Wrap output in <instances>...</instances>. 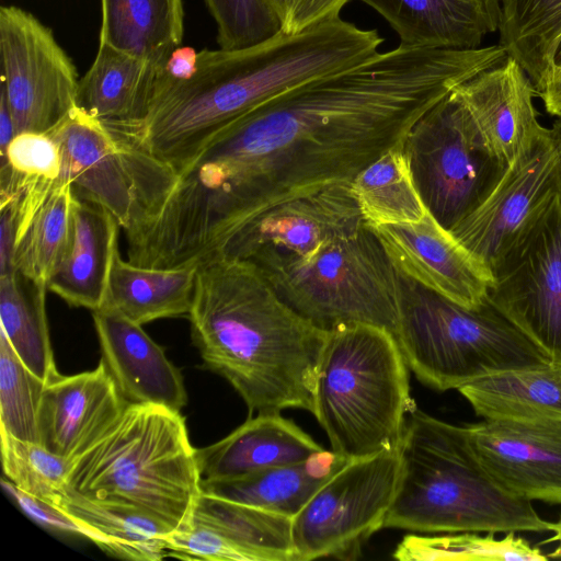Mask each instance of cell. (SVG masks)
Here are the masks:
<instances>
[{"mask_svg": "<svg viewBox=\"0 0 561 561\" xmlns=\"http://www.w3.org/2000/svg\"><path fill=\"white\" fill-rule=\"evenodd\" d=\"M495 64L490 46L399 45L284 91L225 125L175 172L152 233L181 263L210 260L273 205L352 181L430 108Z\"/></svg>", "mask_w": 561, "mask_h": 561, "instance_id": "1", "label": "cell"}, {"mask_svg": "<svg viewBox=\"0 0 561 561\" xmlns=\"http://www.w3.org/2000/svg\"><path fill=\"white\" fill-rule=\"evenodd\" d=\"M382 42L377 30L339 18L250 48L203 49L190 76L171 80L160 72L142 124L113 133L176 172L231 121L294 87L363 62Z\"/></svg>", "mask_w": 561, "mask_h": 561, "instance_id": "2", "label": "cell"}, {"mask_svg": "<svg viewBox=\"0 0 561 561\" xmlns=\"http://www.w3.org/2000/svg\"><path fill=\"white\" fill-rule=\"evenodd\" d=\"M187 318L205 367L232 386L250 413L313 414L329 332L288 306L253 261L216 256L198 264Z\"/></svg>", "mask_w": 561, "mask_h": 561, "instance_id": "3", "label": "cell"}, {"mask_svg": "<svg viewBox=\"0 0 561 561\" xmlns=\"http://www.w3.org/2000/svg\"><path fill=\"white\" fill-rule=\"evenodd\" d=\"M401 470L383 527L423 534L552 531L531 501L502 489L477 457L466 426L409 411Z\"/></svg>", "mask_w": 561, "mask_h": 561, "instance_id": "4", "label": "cell"}, {"mask_svg": "<svg viewBox=\"0 0 561 561\" xmlns=\"http://www.w3.org/2000/svg\"><path fill=\"white\" fill-rule=\"evenodd\" d=\"M69 491L144 511L173 533L186 525L202 478L181 412L128 404L117 423L72 461Z\"/></svg>", "mask_w": 561, "mask_h": 561, "instance_id": "5", "label": "cell"}, {"mask_svg": "<svg viewBox=\"0 0 561 561\" xmlns=\"http://www.w3.org/2000/svg\"><path fill=\"white\" fill-rule=\"evenodd\" d=\"M410 405L409 367L391 332L365 323L329 331L313 415L332 451L354 460L396 448Z\"/></svg>", "mask_w": 561, "mask_h": 561, "instance_id": "6", "label": "cell"}, {"mask_svg": "<svg viewBox=\"0 0 561 561\" xmlns=\"http://www.w3.org/2000/svg\"><path fill=\"white\" fill-rule=\"evenodd\" d=\"M402 286L394 337L422 383L446 391L492 374L552 363L488 300L467 308L403 274Z\"/></svg>", "mask_w": 561, "mask_h": 561, "instance_id": "7", "label": "cell"}, {"mask_svg": "<svg viewBox=\"0 0 561 561\" xmlns=\"http://www.w3.org/2000/svg\"><path fill=\"white\" fill-rule=\"evenodd\" d=\"M259 266L288 306L324 331L365 323L397 332L402 273L367 224L308 259Z\"/></svg>", "mask_w": 561, "mask_h": 561, "instance_id": "8", "label": "cell"}, {"mask_svg": "<svg viewBox=\"0 0 561 561\" xmlns=\"http://www.w3.org/2000/svg\"><path fill=\"white\" fill-rule=\"evenodd\" d=\"M404 150L424 205L448 230L491 194L508 167L488 150L455 91L411 127Z\"/></svg>", "mask_w": 561, "mask_h": 561, "instance_id": "9", "label": "cell"}, {"mask_svg": "<svg viewBox=\"0 0 561 561\" xmlns=\"http://www.w3.org/2000/svg\"><path fill=\"white\" fill-rule=\"evenodd\" d=\"M400 470L399 446L341 467L291 519L295 561L357 559L383 528Z\"/></svg>", "mask_w": 561, "mask_h": 561, "instance_id": "10", "label": "cell"}, {"mask_svg": "<svg viewBox=\"0 0 561 561\" xmlns=\"http://www.w3.org/2000/svg\"><path fill=\"white\" fill-rule=\"evenodd\" d=\"M0 60L15 135L48 133L77 106L75 64L53 31L19 7L0 8Z\"/></svg>", "mask_w": 561, "mask_h": 561, "instance_id": "11", "label": "cell"}, {"mask_svg": "<svg viewBox=\"0 0 561 561\" xmlns=\"http://www.w3.org/2000/svg\"><path fill=\"white\" fill-rule=\"evenodd\" d=\"M486 300L561 364V194L492 271Z\"/></svg>", "mask_w": 561, "mask_h": 561, "instance_id": "12", "label": "cell"}, {"mask_svg": "<svg viewBox=\"0 0 561 561\" xmlns=\"http://www.w3.org/2000/svg\"><path fill=\"white\" fill-rule=\"evenodd\" d=\"M559 194L561 156L542 126L491 194L450 231L492 274Z\"/></svg>", "mask_w": 561, "mask_h": 561, "instance_id": "13", "label": "cell"}, {"mask_svg": "<svg viewBox=\"0 0 561 561\" xmlns=\"http://www.w3.org/2000/svg\"><path fill=\"white\" fill-rule=\"evenodd\" d=\"M351 182L273 205L239 229L217 256L251 260L257 265L308 259L328 244L355 234L366 220Z\"/></svg>", "mask_w": 561, "mask_h": 561, "instance_id": "14", "label": "cell"}, {"mask_svg": "<svg viewBox=\"0 0 561 561\" xmlns=\"http://www.w3.org/2000/svg\"><path fill=\"white\" fill-rule=\"evenodd\" d=\"M48 133L61 154L59 180L77 198L107 209L125 232L134 229L142 219L147 157L77 106Z\"/></svg>", "mask_w": 561, "mask_h": 561, "instance_id": "15", "label": "cell"}, {"mask_svg": "<svg viewBox=\"0 0 561 561\" xmlns=\"http://www.w3.org/2000/svg\"><path fill=\"white\" fill-rule=\"evenodd\" d=\"M291 519L202 493L168 557L207 561H295Z\"/></svg>", "mask_w": 561, "mask_h": 561, "instance_id": "16", "label": "cell"}, {"mask_svg": "<svg viewBox=\"0 0 561 561\" xmlns=\"http://www.w3.org/2000/svg\"><path fill=\"white\" fill-rule=\"evenodd\" d=\"M368 226L403 275L467 308L486 301L491 272L428 210L419 222Z\"/></svg>", "mask_w": 561, "mask_h": 561, "instance_id": "17", "label": "cell"}, {"mask_svg": "<svg viewBox=\"0 0 561 561\" xmlns=\"http://www.w3.org/2000/svg\"><path fill=\"white\" fill-rule=\"evenodd\" d=\"M466 428L477 457L502 489L561 504V421L484 420Z\"/></svg>", "mask_w": 561, "mask_h": 561, "instance_id": "18", "label": "cell"}, {"mask_svg": "<svg viewBox=\"0 0 561 561\" xmlns=\"http://www.w3.org/2000/svg\"><path fill=\"white\" fill-rule=\"evenodd\" d=\"M127 401L105 363L89 371L46 381L38 410L39 444L75 461L117 423Z\"/></svg>", "mask_w": 561, "mask_h": 561, "instance_id": "19", "label": "cell"}, {"mask_svg": "<svg viewBox=\"0 0 561 561\" xmlns=\"http://www.w3.org/2000/svg\"><path fill=\"white\" fill-rule=\"evenodd\" d=\"M92 318L102 359L127 403L181 412L187 402L181 371L142 325L105 308Z\"/></svg>", "mask_w": 561, "mask_h": 561, "instance_id": "20", "label": "cell"}, {"mask_svg": "<svg viewBox=\"0 0 561 561\" xmlns=\"http://www.w3.org/2000/svg\"><path fill=\"white\" fill-rule=\"evenodd\" d=\"M454 91L468 110L488 150L506 165L542 127L533 101L535 87L511 56Z\"/></svg>", "mask_w": 561, "mask_h": 561, "instance_id": "21", "label": "cell"}, {"mask_svg": "<svg viewBox=\"0 0 561 561\" xmlns=\"http://www.w3.org/2000/svg\"><path fill=\"white\" fill-rule=\"evenodd\" d=\"M396 31L400 45L474 49L500 25V0H360Z\"/></svg>", "mask_w": 561, "mask_h": 561, "instance_id": "22", "label": "cell"}, {"mask_svg": "<svg viewBox=\"0 0 561 561\" xmlns=\"http://www.w3.org/2000/svg\"><path fill=\"white\" fill-rule=\"evenodd\" d=\"M323 450L279 412H263L249 417L222 439L196 449V459L202 480H220L304 462Z\"/></svg>", "mask_w": 561, "mask_h": 561, "instance_id": "23", "label": "cell"}, {"mask_svg": "<svg viewBox=\"0 0 561 561\" xmlns=\"http://www.w3.org/2000/svg\"><path fill=\"white\" fill-rule=\"evenodd\" d=\"M121 225L104 207L76 197L67 253L47 289L69 306L91 311L103 307L118 250Z\"/></svg>", "mask_w": 561, "mask_h": 561, "instance_id": "24", "label": "cell"}, {"mask_svg": "<svg viewBox=\"0 0 561 561\" xmlns=\"http://www.w3.org/2000/svg\"><path fill=\"white\" fill-rule=\"evenodd\" d=\"M162 69L100 43L93 64L80 78L77 107L112 131L135 128L150 113Z\"/></svg>", "mask_w": 561, "mask_h": 561, "instance_id": "25", "label": "cell"}, {"mask_svg": "<svg viewBox=\"0 0 561 561\" xmlns=\"http://www.w3.org/2000/svg\"><path fill=\"white\" fill-rule=\"evenodd\" d=\"M348 460L325 451L294 465L268 467L239 477L202 480V493L289 518Z\"/></svg>", "mask_w": 561, "mask_h": 561, "instance_id": "26", "label": "cell"}, {"mask_svg": "<svg viewBox=\"0 0 561 561\" xmlns=\"http://www.w3.org/2000/svg\"><path fill=\"white\" fill-rule=\"evenodd\" d=\"M458 390L484 420L561 421V364L492 374Z\"/></svg>", "mask_w": 561, "mask_h": 561, "instance_id": "27", "label": "cell"}, {"mask_svg": "<svg viewBox=\"0 0 561 561\" xmlns=\"http://www.w3.org/2000/svg\"><path fill=\"white\" fill-rule=\"evenodd\" d=\"M198 265L146 267L115 256L102 308L146 324L187 316L195 291Z\"/></svg>", "mask_w": 561, "mask_h": 561, "instance_id": "28", "label": "cell"}, {"mask_svg": "<svg viewBox=\"0 0 561 561\" xmlns=\"http://www.w3.org/2000/svg\"><path fill=\"white\" fill-rule=\"evenodd\" d=\"M100 43L164 67L182 44L183 0H101Z\"/></svg>", "mask_w": 561, "mask_h": 561, "instance_id": "29", "label": "cell"}, {"mask_svg": "<svg viewBox=\"0 0 561 561\" xmlns=\"http://www.w3.org/2000/svg\"><path fill=\"white\" fill-rule=\"evenodd\" d=\"M59 508L91 531L92 542L111 556L135 561H159L168 557L173 530L144 511L90 500L69 490Z\"/></svg>", "mask_w": 561, "mask_h": 561, "instance_id": "30", "label": "cell"}, {"mask_svg": "<svg viewBox=\"0 0 561 561\" xmlns=\"http://www.w3.org/2000/svg\"><path fill=\"white\" fill-rule=\"evenodd\" d=\"M47 286L19 272L0 277V331L25 366L45 382L56 368L46 317Z\"/></svg>", "mask_w": 561, "mask_h": 561, "instance_id": "31", "label": "cell"}, {"mask_svg": "<svg viewBox=\"0 0 561 561\" xmlns=\"http://www.w3.org/2000/svg\"><path fill=\"white\" fill-rule=\"evenodd\" d=\"M404 139L351 182L353 195L368 225L419 222L427 213L413 180Z\"/></svg>", "mask_w": 561, "mask_h": 561, "instance_id": "32", "label": "cell"}, {"mask_svg": "<svg viewBox=\"0 0 561 561\" xmlns=\"http://www.w3.org/2000/svg\"><path fill=\"white\" fill-rule=\"evenodd\" d=\"M499 44L537 91L554 66L561 41V0H500Z\"/></svg>", "mask_w": 561, "mask_h": 561, "instance_id": "33", "label": "cell"}, {"mask_svg": "<svg viewBox=\"0 0 561 561\" xmlns=\"http://www.w3.org/2000/svg\"><path fill=\"white\" fill-rule=\"evenodd\" d=\"M75 201L71 185L59 180L15 247L16 272L47 286L69 247Z\"/></svg>", "mask_w": 561, "mask_h": 561, "instance_id": "34", "label": "cell"}, {"mask_svg": "<svg viewBox=\"0 0 561 561\" xmlns=\"http://www.w3.org/2000/svg\"><path fill=\"white\" fill-rule=\"evenodd\" d=\"M392 557L399 561H542L548 558L516 531L506 533L500 540L494 538V533L481 536L477 531L408 535Z\"/></svg>", "mask_w": 561, "mask_h": 561, "instance_id": "35", "label": "cell"}, {"mask_svg": "<svg viewBox=\"0 0 561 561\" xmlns=\"http://www.w3.org/2000/svg\"><path fill=\"white\" fill-rule=\"evenodd\" d=\"M3 477L22 491L59 507L68 492L72 461L42 444L16 438L0 431Z\"/></svg>", "mask_w": 561, "mask_h": 561, "instance_id": "36", "label": "cell"}, {"mask_svg": "<svg viewBox=\"0 0 561 561\" xmlns=\"http://www.w3.org/2000/svg\"><path fill=\"white\" fill-rule=\"evenodd\" d=\"M45 381L33 374L0 331V431L39 443L38 410Z\"/></svg>", "mask_w": 561, "mask_h": 561, "instance_id": "37", "label": "cell"}, {"mask_svg": "<svg viewBox=\"0 0 561 561\" xmlns=\"http://www.w3.org/2000/svg\"><path fill=\"white\" fill-rule=\"evenodd\" d=\"M217 24L220 49L239 50L267 42L282 33L268 0H205Z\"/></svg>", "mask_w": 561, "mask_h": 561, "instance_id": "38", "label": "cell"}, {"mask_svg": "<svg viewBox=\"0 0 561 561\" xmlns=\"http://www.w3.org/2000/svg\"><path fill=\"white\" fill-rule=\"evenodd\" d=\"M60 172L59 146L49 133H19L0 161V190L25 184H56Z\"/></svg>", "mask_w": 561, "mask_h": 561, "instance_id": "39", "label": "cell"}, {"mask_svg": "<svg viewBox=\"0 0 561 561\" xmlns=\"http://www.w3.org/2000/svg\"><path fill=\"white\" fill-rule=\"evenodd\" d=\"M348 0H268L282 31L293 35L340 18Z\"/></svg>", "mask_w": 561, "mask_h": 561, "instance_id": "40", "label": "cell"}, {"mask_svg": "<svg viewBox=\"0 0 561 561\" xmlns=\"http://www.w3.org/2000/svg\"><path fill=\"white\" fill-rule=\"evenodd\" d=\"M1 485L20 510L41 526L93 540L91 531L58 506L22 491L4 477L1 479Z\"/></svg>", "mask_w": 561, "mask_h": 561, "instance_id": "41", "label": "cell"}, {"mask_svg": "<svg viewBox=\"0 0 561 561\" xmlns=\"http://www.w3.org/2000/svg\"><path fill=\"white\" fill-rule=\"evenodd\" d=\"M15 136L14 123L5 100L0 95V157L5 156L7 149Z\"/></svg>", "mask_w": 561, "mask_h": 561, "instance_id": "42", "label": "cell"}, {"mask_svg": "<svg viewBox=\"0 0 561 561\" xmlns=\"http://www.w3.org/2000/svg\"><path fill=\"white\" fill-rule=\"evenodd\" d=\"M552 531L554 535L547 539L545 542H558V547L554 549L553 552L549 553L548 558H561V515L557 523H553Z\"/></svg>", "mask_w": 561, "mask_h": 561, "instance_id": "43", "label": "cell"}, {"mask_svg": "<svg viewBox=\"0 0 561 561\" xmlns=\"http://www.w3.org/2000/svg\"><path fill=\"white\" fill-rule=\"evenodd\" d=\"M561 156V116H559L550 128Z\"/></svg>", "mask_w": 561, "mask_h": 561, "instance_id": "44", "label": "cell"}, {"mask_svg": "<svg viewBox=\"0 0 561 561\" xmlns=\"http://www.w3.org/2000/svg\"><path fill=\"white\" fill-rule=\"evenodd\" d=\"M554 66L561 67V41L559 43V46L557 48V53L554 56Z\"/></svg>", "mask_w": 561, "mask_h": 561, "instance_id": "45", "label": "cell"}]
</instances>
